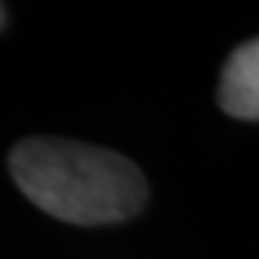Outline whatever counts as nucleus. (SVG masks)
<instances>
[{"label": "nucleus", "mask_w": 259, "mask_h": 259, "mask_svg": "<svg viewBox=\"0 0 259 259\" xmlns=\"http://www.w3.org/2000/svg\"><path fill=\"white\" fill-rule=\"evenodd\" d=\"M219 107L233 118L259 121V37L231 52L219 81Z\"/></svg>", "instance_id": "obj_2"}, {"label": "nucleus", "mask_w": 259, "mask_h": 259, "mask_svg": "<svg viewBox=\"0 0 259 259\" xmlns=\"http://www.w3.org/2000/svg\"><path fill=\"white\" fill-rule=\"evenodd\" d=\"M9 170L20 193L69 225H115L144 207L147 182L130 158L69 139H26Z\"/></svg>", "instance_id": "obj_1"}, {"label": "nucleus", "mask_w": 259, "mask_h": 259, "mask_svg": "<svg viewBox=\"0 0 259 259\" xmlns=\"http://www.w3.org/2000/svg\"><path fill=\"white\" fill-rule=\"evenodd\" d=\"M3 23H6V6L0 3V29H3Z\"/></svg>", "instance_id": "obj_3"}]
</instances>
